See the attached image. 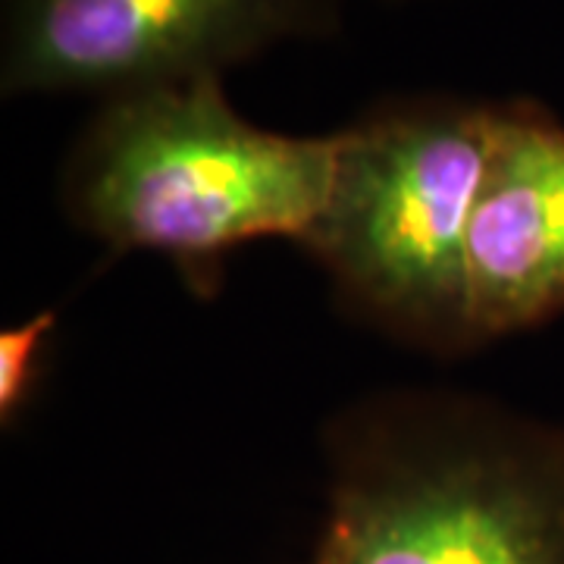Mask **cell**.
Returning a JSON list of instances; mask_svg holds the SVG:
<instances>
[{
    "label": "cell",
    "mask_w": 564,
    "mask_h": 564,
    "mask_svg": "<svg viewBox=\"0 0 564 564\" xmlns=\"http://www.w3.org/2000/svg\"><path fill=\"white\" fill-rule=\"evenodd\" d=\"M492 141L496 104H399L345 126L329 202L304 242L358 321L433 358L477 351L467 236Z\"/></svg>",
    "instance_id": "obj_3"
},
{
    "label": "cell",
    "mask_w": 564,
    "mask_h": 564,
    "mask_svg": "<svg viewBox=\"0 0 564 564\" xmlns=\"http://www.w3.org/2000/svg\"><path fill=\"white\" fill-rule=\"evenodd\" d=\"M467 314L477 348L564 314V122L536 104H496L467 236Z\"/></svg>",
    "instance_id": "obj_5"
},
{
    "label": "cell",
    "mask_w": 564,
    "mask_h": 564,
    "mask_svg": "<svg viewBox=\"0 0 564 564\" xmlns=\"http://www.w3.org/2000/svg\"><path fill=\"white\" fill-rule=\"evenodd\" d=\"M323 462L307 564H564V423L395 386L329 417Z\"/></svg>",
    "instance_id": "obj_1"
},
{
    "label": "cell",
    "mask_w": 564,
    "mask_h": 564,
    "mask_svg": "<svg viewBox=\"0 0 564 564\" xmlns=\"http://www.w3.org/2000/svg\"><path fill=\"white\" fill-rule=\"evenodd\" d=\"M326 20V0H13L0 79L7 95L91 91L110 101L220 79Z\"/></svg>",
    "instance_id": "obj_4"
},
{
    "label": "cell",
    "mask_w": 564,
    "mask_h": 564,
    "mask_svg": "<svg viewBox=\"0 0 564 564\" xmlns=\"http://www.w3.org/2000/svg\"><path fill=\"white\" fill-rule=\"evenodd\" d=\"M57 336V307L0 329V426L17 430L44 380V364Z\"/></svg>",
    "instance_id": "obj_6"
},
{
    "label": "cell",
    "mask_w": 564,
    "mask_h": 564,
    "mask_svg": "<svg viewBox=\"0 0 564 564\" xmlns=\"http://www.w3.org/2000/svg\"><path fill=\"white\" fill-rule=\"evenodd\" d=\"M336 132L299 139L248 122L220 79L110 98L63 163L61 210L113 254L148 251L210 302L248 242L304 248L329 202Z\"/></svg>",
    "instance_id": "obj_2"
}]
</instances>
